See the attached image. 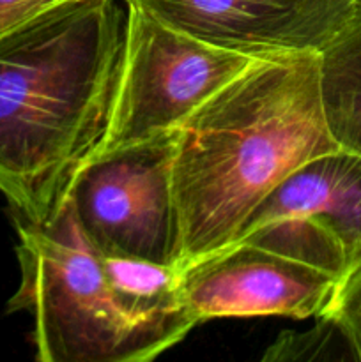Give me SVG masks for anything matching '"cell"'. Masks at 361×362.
Here are the masks:
<instances>
[{
	"instance_id": "cell-1",
	"label": "cell",
	"mask_w": 361,
	"mask_h": 362,
	"mask_svg": "<svg viewBox=\"0 0 361 362\" xmlns=\"http://www.w3.org/2000/svg\"><path fill=\"white\" fill-rule=\"evenodd\" d=\"M126 32L124 0H71L0 37V193L48 221L106 133Z\"/></svg>"
},
{
	"instance_id": "cell-2",
	"label": "cell",
	"mask_w": 361,
	"mask_h": 362,
	"mask_svg": "<svg viewBox=\"0 0 361 362\" xmlns=\"http://www.w3.org/2000/svg\"><path fill=\"white\" fill-rule=\"evenodd\" d=\"M319 62V52L255 60L177 127L179 271L230 246L294 170L340 148L326 122Z\"/></svg>"
},
{
	"instance_id": "cell-3",
	"label": "cell",
	"mask_w": 361,
	"mask_h": 362,
	"mask_svg": "<svg viewBox=\"0 0 361 362\" xmlns=\"http://www.w3.org/2000/svg\"><path fill=\"white\" fill-rule=\"evenodd\" d=\"M20 285L7 311L32 318L41 362H147L173 343L130 310L64 197L48 221L14 218Z\"/></svg>"
},
{
	"instance_id": "cell-4",
	"label": "cell",
	"mask_w": 361,
	"mask_h": 362,
	"mask_svg": "<svg viewBox=\"0 0 361 362\" xmlns=\"http://www.w3.org/2000/svg\"><path fill=\"white\" fill-rule=\"evenodd\" d=\"M258 59L264 57L209 45L126 2L115 98L96 152L115 151L177 129Z\"/></svg>"
},
{
	"instance_id": "cell-5",
	"label": "cell",
	"mask_w": 361,
	"mask_h": 362,
	"mask_svg": "<svg viewBox=\"0 0 361 362\" xmlns=\"http://www.w3.org/2000/svg\"><path fill=\"white\" fill-rule=\"evenodd\" d=\"M173 145L176 129L96 152L74 173L66 194L85 237L99 253L177 267Z\"/></svg>"
},
{
	"instance_id": "cell-6",
	"label": "cell",
	"mask_w": 361,
	"mask_h": 362,
	"mask_svg": "<svg viewBox=\"0 0 361 362\" xmlns=\"http://www.w3.org/2000/svg\"><path fill=\"white\" fill-rule=\"evenodd\" d=\"M234 243L268 247L340 281L361 260V156L340 147L294 170Z\"/></svg>"
},
{
	"instance_id": "cell-7",
	"label": "cell",
	"mask_w": 361,
	"mask_h": 362,
	"mask_svg": "<svg viewBox=\"0 0 361 362\" xmlns=\"http://www.w3.org/2000/svg\"><path fill=\"white\" fill-rule=\"evenodd\" d=\"M338 278L250 243H234L180 269L184 303L197 324L216 318L319 317Z\"/></svg>"
},
{
	"instance_id": "cell-8",
	"label": "cell",
	"mask_w": 361,
	"mask_h": 362,
	"mask_svg": "<svg viewBox=\"0 0 361 362\" xmlns=\"http://www.w3.org/2000/svg\"><path fill=\"white\" fill-rule=\"evenodd\" d=\"M218 48L251 57L321 52L353 18V0H124Z\"/></svg>"
},
{
	"instance_id": "cell-9",
	"label": "cell",
	"mask_w": 361,
	"mask_h": 362,
	"mask_svg": "<svg viewBox=\"0 0 361 362\" xmlns=\"http://www.w3.org/2000/svg\"><path fill=\"white\" fill-rule=\"evenodd\" d=\"M319 59L329 133L340 147L361 156V6L319 52Z\"/></svg>"
},
{
	"instance_id": "cell-10",
	"label": "cell",
	"mask_w": 361,
	"mask_h": 362,
	"mask_svg": "<svg viewBox=\"0 0 361 362\" xmlns=\"http://www.w3.org/2000/svg\"><path fill=\"white\" fill-rule=\"evenodd\" d=\"M317 318L335 325L353 359L361 362V260L340 279L331 300Z\"/></svg>"
},
{
	"instance_id": "cell-11",
	"label": "cell",
	"mask_w": 361,
	"mask_h": 362,
	"mask_svg": "<svg viewBox=\"0 0 361 362\" xmlns=\"http://www.w3.org/2000/svg\"><path fill=\"white\" fill-rule=\"evenodd\" d=\"M71 0H0V37Z\"/></svg>"
},
{
	"instance_id": "cell-12",
	"label": "cell",
	"mask_w": 361,
	"mask_h": 362,
	"mask_svg": "<svg viewBox=\"0 0 361 362\" xmlns=\"http://www.w3.org/2000/svg\"><path fill=\"white\" fill-rule=\"evenodd\" d=\"M354 6H361V0H353Z\"/></svg>"
}]
</instances>
